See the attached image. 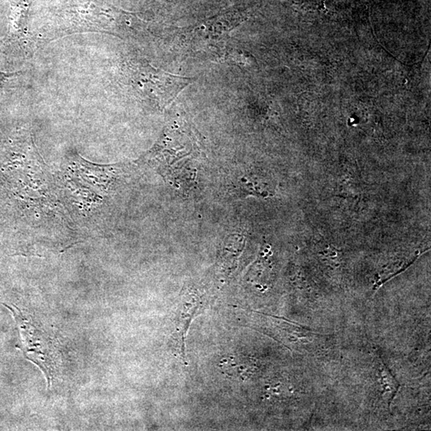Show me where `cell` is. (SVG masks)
I'll use <instances>...</instances> for the list:
<instances>
[{
    "label": "cell",
    "mask_w": 431,
    "mask_h": 431,
    "mask_svg": "<svg viewBox=\"0 0 431 431\" xmlns=\"http://www.w3.org/2000/svg\"><path fill=\"white\" fill-rule=\"evenodd\" d=\"M12 312L22 337L26 357L36 364L44 372L48 386L57 367V354L51 338L43 329L34 323L32 319L26 317L17 307L15 309L6 305Z\"/></svg>",
    "instance_id": "cell-1"
},
{
    "label": "cell",
    "mask_w": 431,
    "mask_h": 431,
    "mask_svg": "<svg viewBox=\"0 0 431 431\" xmlns=\"http://www.w3.org/2000/svg\"><path fill=\"white\" fill-rule=\"evenodd\" d=\"M204 307L202 296L194 291H188L180 300L177 314L174 319V331L172 335V344L177 356L186 363V339L193 319Z\"/></svg>",
    "instance_id": "cell-2"
}]
</instances>
